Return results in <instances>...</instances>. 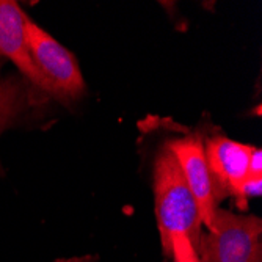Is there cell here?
I'll return each instance as SVG.
<instances>
[{"instance_id": "obj_5", "label": "cell", "mask_w": 262, "mask_h": 262, "mask_svg": "<svg viewBox=\"0 0 262 262\" xmlns=\"http://www.w3.org/2000/svg\"><path fill=\"white\" fill-rule=\"evenodd\" d=\"M251 145L239 143L228 137H213L204 145L213 192L235 196L241 185L248 178V166L253 152Z\"/></svg>"}, {"instance_id": "obj_6", "label": "cell", "mask_w": 262, "mask_h": 262, "mask_svg": "<svg viewBox=\"0 0 262 262\" xmlns=\"http://www.w3.org/2000/svg\"><path fill=\"white\" fill-rule=\"evenodd\" d=\"M26 17L17 2L0 0V54L14 63L22 76L36 88L51 94V88L35 66L26 36Z\"/></svg>"}, {"instance_id": "obj_1", "label": "cell", "mask_w": 262, "mask_h": 262, "mask_svg": "<svg viewBox=\"0 0 262 262\" xmlns=\"http://www.w3.org/2000/svg\"><path fill=\"white\" fill-rule=\"evenodd\" d=\"M154 201L163 253L170 256V237L176 232L185 234L198 247L203 234L200 210L178 160L166 145L154 162Z\"/></svg>"}, {"instance_id": "obj_9", "label": "cell", "mask_w": 262, "mask_h": 262, "mask_svg": "<svg viewBox=\"0 0 262 262\" xmlns=\"http://www.w3.org/2000/svg\"><path fill=\"white\" fill-rule=\"evenodd\" d=\"M73 262H88V260H73Z\"/></svg>"}, {"instance_id": "obj_4", "label": "cell", "mask_w": 262, "mask_h": 262, "mask_svg": "<svg viewBox=\"0 0 262 262\" xmlns=\"http://www.w3.org/2000/svg\"><path fill=\"white\" fill-rule=\"evenodd\" d=\"M166 148L171 151L181 166L182 176L196 201L203 226L206 231H210L213 228L217 198L206 160L204 143L196 135H185L170 141Z\"/></svg>"}, {"instance_id": "obj_3", "label": "cell", "mask_w": 262, "mask_h": 262, "mask_svg": "<svg viewBox=\"0 0 262 262\" xmlns=\"http://www.w3.org/2000/svg\"><path fill=\"white\" fill-rule=\"evenodd\" d=\"M26 36L32 60L51 88V96L60 101H73L85 91V82L76 57L51 36L29 16Z\"/></svg>"}, {"instance_id": "obj_7", "label": "cell", "mask_w": 262, "mask_h": 262, "mask_svg": "<svg viewBox=\"0 0 262 262\" xmlns=\"http://www.w3.org/2000/svg\"><path fill=\"white\" fill-rule=\"evenodd\" d=\"M170 257L173 262H203L196 247L185 234L181 232L170 237Z\"/></svg>"}, {"instance_id": "obj_2", "label": "cell", "mask_w": 262, "mask_h": 262, "mask_svg": "<svg viewBox=\"0 0 262 262\" xmlns=\"http://www.w3.org/2000/svg\"><path fill=\"white\" fill-rule=\"evenodd\" d=\"M196 250L203 262H262V220L217 207Z\"/></svg>"}, {"instance_id": "obj_8", "label": "cell", "mask_w": 262, "mask_h": 262, "mask_svg": "<svg viewBox=\"0 0 262 262\" xmlns=\"http://www.w3.org/2000/svg\"><path fill=\"white\" fill-rule=\"evenodd\" d=\"M248 178L262 179V151L259 148H253L248 166Z\"/></svg>"}]
</instances>
